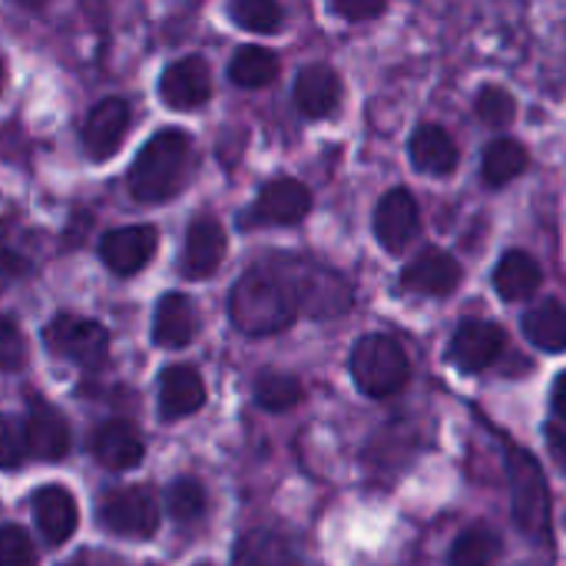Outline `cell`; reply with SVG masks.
<instances>
[{"mask_svg": "<svg viewBox=\"0 0 566 566\" xmlns=\"http://www.w3.org/2000/svg\"><path fill=\"white\" fill-rule=\"evenodd\" d=\"M527 169V149L517 143V139H494L488 149H484V159H481V179L494 189L507 186L511 179H517L521 172Z\"/></svg>", "mask_w": 566, "mask_h": 566, "instance_id": "484cf974", "label": "cell"}, {"mask_svg": "<svg viewBox=\"0 0 566 566\" xmlns=\"http://www.w3.org/2000/svg\"><path fill=\"white\" fill-rule=\"evenodd\" d=\"M0 566H36V551L17 524L0 527Z\"/></svg>", "mask_w": 566, "mask_h": 566, "instance_id": "d6a6232c", "label": "cell"}, {"mask_svg": "<svg viewBox=\"0 0 566 566\" xmlns=\"http://www.w3.org/2000/svg\"><path fill=\"white\" fill-rule=\"evenodd\" d=\"M507 481H511L514 521L521 534L534 544H544L551 534V491L541 464L524 448L507 451Z\"/></svg>", "mask_w": 566, "mask_h": 566, "instance_id": "277c9868", "label": "cell"}, {"mask_svg": "<svg viewBox=\"0 0 566 566\" xmlns=\"http://www.w3.org/2000/svg\"><path fill=\"white\" fill-rule=\"evenodd\" d=\"M99 521L116 537L146 541L159 531V504L146 488H119L106 494L99 507Z\"/></svg>", "mask_w": 566, "mask_h": 566, "instance_id": "52a82bcc", "label": "cell"}, {"mask_svg": "<svg viewBox=\"0 0 566 566\" xmlns=\"http://www.w3.org/2000/svg\"><path fill=\"white\" fill-rule=\"evenodd\" d=\"M554 415L566 421V371L554 381Z\"/></svg>", "mask_w": 566, "mask_h": 566, "instance_id": "8d00e7d4", "label": "cell"}, {"mask_svg": "<svg viewBox=\"0 0 566 566\" xmlns=\"http://www.w3.org/2000/svg\"><path fill=\"white\" fill-rule=\"evenodd\" d=\"M421 229V209L418 199L408 189H391L388 196H381L378 209H375V235L381 242V249L388 252H405L411 245V239H418Z\"/></svg>", "mask_w": 566, "mask_h": 566, "instance_id": "9c48e42d", "label": "cell"}, {"mask_svg": "<svg viewBox=\"0 0 566 566\" xmlns=\"http://www.w3.org/2000/svg\"><path fill=\"white\" fill-rule=\"evenodd\" d=\"M156 245H159V235L153 226H123L103 235L99 259L116 275H136L156 255Z\"/></svg>", "mask_w": 566, "mask_h": 566, "instance_id": "30bf717a", "label": "cell"}, {"mask_svg": "<svg viewBox=\"0 0 566 566\" xmlns=\"http://www.w3.org/2000/svg\"><path fill=\"white\" fill-rule=\"evenodd\" d=\"M27 361V345H23V335L13 322L0 318V371L13 375L20 371Z\"/></svg>", "mask_w": 566, "mask_h": 566, "instance_id": "e575fe53", "label": "cell"}, {"mask_svg": "<svg viewBox=\"0 0 566 566\" xmlns=\"http://www.w3.org/2000/svg\"><path fill=\"white\" fill-rule=\"evenodd\" d=\"M166 504H169V514L179 524H186V521H196V517L206 514V491H202L199 481L179 478V481H172V488L166 494Z\"/></svg>", "mask_w": 566, "mask_h": 566, "instance_id": "4dcf8cb0", "label": "cell"}, {"mask_svg": "<svg viewBox=\"0 0 566 566\" xmlns=\"http://www.w3.org/2000/svg\"><path fill=\"white\" fill-rule=\"evenodd\" d=\"M295 298L272 272H245L229 295V318L245 335H275L295 322Z\"/></svg>", "mask_w": 566, "mask_h": 566, "instance_id": "7a4b0ae2", "label": "cell"}, {"mask_svg": "<svg viewBox=\"0 0 566 566\" xmlns=\"http://www.w3.org/2000/svg\"><path fill=\"white\" fill-rule=\"evenodd\" d=\"M232 566H302L292 544L272 531H249L235 544V560Z\"/></svg>", "mask_w": 566, "mask_h": 566, "instance_id": "cb8c5ba5", "label": "cell"}, {"mask_svg": "<svg viewBox=\"0 0 566 566\" xmlns=\"http://www.w3.org/2000/svg\"><path fill=\"white\" fill-rule=\"evenodd\" d=\"M255 401L265 411H289L302 401V385L292 375L282 371H265L255 378Z\"/></svg>", "mask_w": 566, "mask_h": 566, "instance_id": "f1b7e54d", "label": "cell"}, {"mask_svg": "<svg viewBox=\"0 0 566 566\" xmlns=\"http://www.w3.org/2000/svg\"><path fill=\"white\" fill-rule=\"evenodd\" d=\"M126 126H129V106L123 99H103L90 109L86 123H83V149L93 159H106L113 156L123 139H126Z\"/></svg>", "mask_w": 566, "mask_h": 566, "instance_id": "9a60e30c", "label": "cell"}, {"mask_svg": "<svg viewBox=\"0 0 566 566\" xmlns=\"http://www.w3.org/2000/svg\"><path fill=\"white\" fill-rule=\"evenodd\" d=\"M229 76L235 86H269L279 76V56L265 46H239L229 63Z\"/></svg>", "mask_w": 566, "mask_h": 566, "instance_id": "83f0119b", "label": "cell"}, {"mask_svg": "<svg viewBox=\"0 0 566 566\" xmlns=\"http://www.w3.org/2000/svg\"><path fill=\"white\" fill-rule=\"evenodd\" d=\"M342 103V80L332 66L312 63L298 73L295 80V106L308 119H325L338 109Z\"/></svg>", "mask_w": 566, "mask_h": 566, "instance_id": "e0dca14e", "label": "cell"}, {"mask_svg": "<svg viewBox=\"0 0 566 566\" xmlns=\"http://www.w3.org/2000/svg\"><path fill=\"white\" fill-rule=\"evenodd\" d=\"M43 342L50 352H56L60 358H66L80 368H99L109 352L106 328L90 318H76V315H56L43 328Z\"/></svg>", "mask_w": 566, "mask_h": 566, "instance_id": "5b68a950", "label": "cell"}, {"mask_svg": "<svg viewBox=\"0 0 566 566\" xmlns=\"http://www.w3.org/2000/svg\"><path fill=\"white\" fill-rule=\"evenodd\" d=\"M229 17L252 33H275L282 27V7L272 0H239L229 7Z\"/></svg>", "mask_w": 566, "mask_h": 566, "instance_id": "f546056e", "label": "cell"}, {"mask_svg": "<svg viewBox=\"0 0 566 566\" xmlns=\"http://www.w3.org/2000/svg\"><path fill=\"white\" fill-rule=\"evenodd\" d=\"M0 272L23 275V272H27V262H23V259H17V255H0Z\"/></svg>", "mask_w": 566, "mask_h": 566, "instance_id": "74e56055", "label": "cell"}, {"mask_svg": "<svg viewBox=\"0 0 566 566\" xmlns=\"http://www.w3.org/2000/svg\"><path fill=\"white\" fill-rule=\"evenodd\" d=\"M209 93H212V80H209V66L202 56L176 60L159 76V96L172 109H196L209 99Z\"/></svg>", "mask_w": 566, "mask_h": 566, "instance_id": "8fae6325", "label": "cell"}, {"mask_svg": "<svg viewBox=\"0 0 566 566\" xmlns=\"http://www.w3.org/2000/svg\"><path fill=\"white\" fill-rule=\"evenodd\" d=\"M30 504H33L36 527L43 531V537L50 544H63V541L73 537V531L80 524V514H76V501L70 497V491H63V488H40Z\"/></svg>", "mask_w": 566, "mask_h": 566, "instance_id": "44dd1931", "label": "cell"}, {"mask_svg": "<svg viewBox=\"0 0 566 566\" xmlns=\"http://www.w3.org/2000/svg\"><path fill=\"white\" fill-rule=\"evenodd\" d=\"M0 93H3V60H0Z\"/></svg>", "mask_w": 566, "mask_h": 566, "instance_id": "f35d334b", "label": "cell"}, {"mask_svg": "<svg viewBox=\"0 0 566 566\" xmlns=\"http://www.w3.org/2000/svg\"><path fill=\"white\" fill-rule=\"evenodd\" d=\"M352 378L361 395L391 398L408 385L411 365L405 348L391 335H365L352 352Z\"/></svg>", "mask_w": 566, "mask_h": 566, "instance_id": "3957f363", "label": "cell"}, {"mask_svg": "<svg viewBox=\"0 0 566 566\" xmlns=\"http://www.w3.org/2000/svg\"><path fill=\"white\" fill-rule=\"evenodd\" d=\"M143 438L129 421H106L93 434V458L109 471H133L143 461Z\"/></svg>", "mask_w": 566, "mask_h": 566, "instance_id": "ac0fdd59", "label": "cell"}, {"mask_svg": "<svg viewBox=\"0 0 566 566\" xmlns=\"http://www.w3.org/2000/svg\"><path fill=\"white\" fill-rule=\"evenodd\" d=\"M226 259V229L212 216H199L186 232L182 249V275L186 279H209Z\"/></svg>", "mask_w": 566, "mask_h": 566, "instance_id": "4fadbf2b", "label": "cell"}, {"mask_svg": "<svg viewBox=\"0 0 566 566\" xmlns=\"http://www.w3.org/2000/svg\"><path fill=\"white\" fill-rule=\"evenodd\" d=\"M206 405V385L196 368L172 365L159 378V411L166 418H186L196 415Z\"/></svg>", "mask_w": 566, "mask_h": 566, "instance_id": "ffe728a7", "label": "cell"}, {"mask_svg": "<svg viewBox=\"0 0 566 566\" xmlns=\"http://www.w3.org/2000/svg\"><path fill=\"white\" fill-rule=\"evenodd\" d=\"M196 335V308L182 292H169L156 305L153 342L159 348H186Z\"/></svg>", "mask_w": 566, "mask_h": 566, "instance_id": "7402d4cb", "label": "cell"}, {"mask_svg": "<svg viewBox=\"0 0 566 566\" xmlns=\"http://www.w3.org/2000/svg\"><path fill=\"white\" fill-rule=\"evenodd\" d=\"M401 285L418 292V295L444 298L461 285V265H458L454 255H448L441 249H424L421 255L411 259V265H405Z\"/></svg>", "mask_w": 566, "mask_h": 566, "instance_id": "5bb4252c", "label": "cell"}, {"mask_svg": "<svg viewBox=\"0 0 566 566\" xmlns=\"http://www.w3.org/2000/svg\"><path fill=\"white\" fill-rule=\"evenodd\" d=\"M285 282V289L292 292L295 298V308H305L318 318H328V315H338L352 305V292L348 285L328 272V269H318V265H295V269H285L279 275Z\"/></svg>", "mask_w": 566, "mask_h": 566, "instance_id": "8992f818", "label": "cell"}, {"mask_svg": "<svg viewBox=\"0 0 566 566\" xmlns=\"http://www.w3.org/2000/svg\"><path fill=\"white\" fill-rule=\"evenodd\" d=\"M308 209H312V192L298 179H275V182H269L259 192L255 206H252L255 219L265 222V226H292V222H302L308 216Z\"/></svg>", "mask_w": 566, "mask_h": 566, "instance_id": "2e32d148", "label": "cell"}, {"mask_svg": "<svg viewBox=\"0 0 566 566\" xmlns=\"http://www.w3.org/2000/svg\"><path fill=\"white\" fill-rule=\"evenodd\" d=\"M524 335L547 355L566 352V308L560 302H541L524 315Z\"/></svg>", "mask_w": 566, "mask_h": 566, "instance_id": "d4e9b609", "label": "cell"}, {"mask_svg": "<svg viewBox=\"0 0 566 566\" xmlns=\"http://www.w3.org/2000/svg\"><path fill=\"white\" fill-rule=\"evenodd\" d=\"M408 156H411L415 169L424 176H448L458 169V159H461L451 133L444 126H434V123L418 126V133L408 143Z\"/></svg>", "mask_w": 566, "mask_h": 566, "instance_id": "d6986e66", "label": "cell"}, {"mask_svg": "<svg viewBox=\"0 0 566 566\" xmlns=\"http://www.w3.org/2000/svg\"><path fill=\"white\" fill-rule=\"evenodd\" d=\"M544 282V272L537 265L534 255L514 249V252H504L497 269H494V289L504 302H524L531 298Z\"/></svg>", "mask_w": 566, "mask_h": 566, "instance_id": "603a6c76", "label": "cell"}, {"mask_svg": "<svg viewBox=\"0 0 566 566\" xmlns=\"http://www.w3.org/2000/svg\"><path fill=\"white\" fill-rule=\"evenodd\" d=\"M332 13L345 17V20H371V17H381L385 13V3L378 0H335L332 3Z\"/></svg>", "mask_w": 566, "mask_h": 566, "instance_id": "d590c367", "label": "cell"}, {"mask_svg": "<svg viewBox=\"0 0 566 566\" xmlns=\"http://www.w3.org/2000/svg\"><path fill=\"white\" fill-rule=\"evenodd\" d=\"M23 434H27V451L36 461H60L70 451V428L63 415L43 398H30Z\"/></svg>", "mask_w": 566, "mask_h": 566, "instance_id": "7c38bea8", "label": "cell"}, {"mask_svg": "<svg viewBox=\"0 0 566 566\" xmlns=\"http://www.w3.org/2000/svg\"><path fill=\"white\" fill-rule=\"evenodd\" d=\"M504 345H507V335L501 325L494 322H481V318H471L464 322L454 338H451V361L468 371V375H478V371H488L501 355H504Z\"/></svg>", "mask_w": 566, "mask_h": 566, "instance_id": "ba28073f", "label": "cell"}, {"mask_svg": "<svg viewBox=\"0 0 566 566\" xmlns=\"http://www.w3.org/2000/svg\"><path fill=\"white\" fill-rule=\"evenodd\" d=\"M501 551L504 547H501L497 531L488 524H474L454 541V547L448 554V566H494Z\"/></svg>", "mask_w": 566, "mask_h": 566, "instance_id": "4316f807", "label": "cell"}, {"mask_svg": "<svg viewBox=\"0 0 566 566\" xmlns=\"http://www.w3.org/2000/svg\"><path fill=\"white\" fill-rule=\"evenodd\" d=\"M70 566H83V564H80V560H73V564H70Z\"/></svg>", "mask_w": 566, "mask_h": 566, "instance_id": "ab89813d", "label": "cell"}, {"mask_svg": "<svg viewBox=\"0 0 566 566\" xmlns=\"http://www.w3.org/2000/svg\"><path fill=\"white\" fill-rule=\"evenodd\" d=\"M189 166H192V139L169 126V129H159L143 149L139 156L133 159V169H129V192L139 199V202H163V199H172L182 186H186V176H189Z\"/></svg>", "mask_w": 566, "mask_h": 566, "instance_id": "6da1fadb", "label": "cell"}, {"mask_svg": "<svg viewBox=\"0 0 566 566\" xmlns=\"http://www.w3.org/2000/svg\"><path fill=\"white\" fill-rule=\"evenodd\" d=\"M27 458V434H23V424L0 415V471H10V468H20Z\"/></svg>", "mask_w": 566, "mask_h": 566, "instance_id": "836d02e7", "label": "cell"}, {"mask_svg": "<svg viewBox=\"0 0 566 566\" xmlns=\"http://www.w3.org/2000/svg\"><path fill=\"white\" fill-rule=\"evenodd\" d=\"M478 116L488 123V126H494V129H504V126H511L514 123V116H517V103H514V96L504 90V86H484L481 93H478Z\"/></svg>", "mask_w": 566, "mask_h": 566, "instance_id": "1f68e13d", "label": "cell"}]
</instances>
